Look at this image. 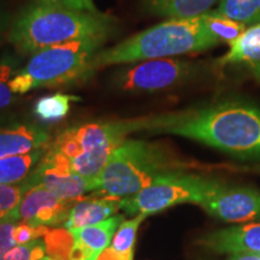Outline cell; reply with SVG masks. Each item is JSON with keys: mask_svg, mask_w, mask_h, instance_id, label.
<instances>
[{"mask_svg": "<svg viewBox=\"0 0 260 260\" xmlns=\"http://www.w3.org/2000/svg\"><path fill=\"white\" fill-rule=\"evenodd\" d=\"M151 134L182 136L240 158L260 157V109L242 100L147 117Z\"/></svg>", "mask_w": 260, "mask_h": 260, "instance_id": "cell-1", "label": "cell"}, {"mask_svg": "<svg viewBox=\"0 0 260 260\" xmlns=\"http://www.w3.org/2000/svg\"><path fill=\"white\" fill-rule=\"evenodd\" d=\"M117 30L112 16L30 0L11 19L8 40L22 57H30L46 48L82 40H109Z\"/></svg>", "mask_w": 260, "mask_h": 260, "instance_id": "cell-2", "label": "cell"}, {"mask_svg": "<svg viewBox=\"0 0 260 260\" xmlns=\"http://www.w3.org/2000/svg\"><path fill=\"white\" fill-rule=\"evenodd\" d=\"M219 44L207 29L203 16L188 19H167L115 46L98 52L93 60V71L148 59L176 58L210 50Z\"/></svg>", "mask_w": 260, "mask_h": 260, "instance_id": "cell-3", "label": "cell"}, {"mask_svg": "<svg viewBox=\"0 0 260 260\" xmlns=\"http://www.w3.org/2000/svg\"><path fill=\"white\" fill-rule=\"evenodd\" d=\"M105 42L102 39H82L38 52L14 75L10 88L23 95L39 88L83 82L93 76V60Z\"/></svg>", "mask_w": 260, "mask_h": 260, "instance_id": "cell-4", "label": "cell"}, {"mask_svg": "<svg viewBox=\"0 0 260 260\" xmlns=\"http://www.w3.org/2000/svg\"><path fill=\"white\" fill-rule=\"evenodd\" d=\"M147 117L126 121L90 122L67 128L50 147L69 159L74 170L99 188V176L112 152L126 140V135L146 130Z\"/></svg>", "mask_w": 260, "mask_h": 260, "instance_id": "cell-5", "label": "cell"}, {"mask_svg": "<svg viewBox=\"0 0 260 260\" xmlns=\"http://www.w3.org/2000/svg\"><path fill=\"white\" fill-rule=\"evenodd\" d=\"M172 165L170 155L159 145L126 139L110 155L99 176L98 191L121 199L133 197L172 171Z\"/></svg>", "mask_w": 260, "mask_h": 260, "instance_id": "cell-6", "label": "cell"}, {"mask_svg": "<svg viewBox=\"0 0 260 260\" xmlns=\"http://www.w3.org/2000/svg\"><path fill=\"white\" fill-rule=\"evenodd\" d=\"M213 180L193 174L169 171L155 178L151 186L133 197L123 198L121 209L128 214H149L175 206L193 203L199 205Z\"/></svg>", "mask_w": 260, "mask_h": 260, "instance_id": "cell-7", "label": "cell"}, {"mask_svg": "<svg viewBox=\"0 0 260 260\" xmlns=\"http://www.w3.org/2000/svg\"><path fill=\"white\" fill-rule=\"evenodd\" d=\"M199 65L180 58H159L122 65L111 75V86L125 93H154L187 82Z\"/></svg>", "mask_w": 260, "mask_h": 260, "instance_id": "cell-8", "label": "cell"}, {"mask_svg": "<svg viewBox=\"0 0 260 260\" xmlns=\"http://www.w3.org/2000/svg\"><path fill=\"white\" fill-rule=\"evenodd\" d=\"M27 188L42 186L67 201H77L87 191H93L92 184L74 170L69 159L47 147L44 157L24 182Z\"/></svg>", "mask_w": 260, "mask_h": 260, "instance_id": "cell-9", "label": "cell"}, {"mask_svg": "<svg viewBox=\"0 0 260 260\" xmlns=\"http://www.w3.org/2000/svg\"><path fill=\"white\" fill-rule=\"evenodd\" d=\"M199 205L225 222L243 223L260 219V190L254 188L228 186L213 180Z\"/></svg>", "mask_w": 260, "mask_h": 260, "instance_id": "cell-10", "label": "cell"}, {"mask_svg": "<svg viewBox=\"0 0 260 260\" xmlns=\"http://www.w3.org/2000/svg\"><path fill=\"white\" fill-rule=\"evenodd\" d=\"M75 203L60 199L47 188L34 186L25 189L11 218L34 226L59 225L67 222Z\"/></svg>", "mask_w": 260, "mask_h": 260, "instance_id": "cell-11", "label": "cell"}, {"mask_svg": "<svg viewBox=\"0 0 260 260\" xmlns=\"http://www.w3.org/2000/svg\"><path fill=\"white\" fill-rule=\"evenodd\" d=\"M51 135L32 122H12L0 125V158L24 154L48 147Z\"/></svg>", "mask_w": 260, "mask_h": 260, "instance_id": "cell-12", "label": "cell"}, {"mask_svg": "<svg viewBox=\"0 0 260 260\" xmlns=\"http://www.w3.org/2000/svg\"><path fill=\"white\" fill-rule=\"evenodd\" d=\"M199 243L216 253H260V223L217 230L201 237Z\"/></svg>", "mask_w": 260, "mask_h": 260, "instance_id": "cell-13", "label": "cell"}, {"mask_svg": "<svg viewBox=\"0 0 260 260\" xmlns=\"http://www.w3.org/2000/svg\"><path fill=\"white\" fill-rule=\"evenodd\" d=\"M219 64H241L260 82V23L249 25L239 38L229 44V51Z\"/></svg>", "mask_w": 260, "mask_h": 260, "instance_id": "cell-14", "label": "cell"}, {"mask_svg": "<svg viewBox=\"0 0 260 260\" xmlns=\"http://www.w3.org/2000/svg\"><path fill=\"white\" fill-rule=\"evenodd\" d=\"M121 198L109 195L98 199L77 200L70 210L69 217L65 222V228L74 230L104 222L121 209Z\"/></svg>", "mask_w": 260, "mask_h": 260, "instance_id": "cell-15", "label": "cell"}, {"mask_svg": "<svg viewBox=\"0 0 260 260\" xmlns=\"http://www.w3.org/2000/svg\"><path fill=\"white\" fill-rule=\"evenodd\" d=\"M220 0H144V8L149 14L168 19L200 17Z\"/></svg>", "mask_w": 260, "mask_h": 260, "instance_id": "cell-16", "label": "cell"}, {"mask_svg": "<svg viewBox=\"0 0 260 260\" xmlns=\"http://www.w3.org/2000/svg\"><path fill=\"white\" fill-rule=\"evenodd\" d=\"M47 147L24 154L0 158V183L18 184L24 182L44 157Z\"/></svg>", "mask_w": 260, "mask_h": 260, "instance_id": "cell-17", "label": "cell"}, {"mask_svg": "<svg viewBox=\"0 0 260 260\" xmlns=\"http://www.w3.org/2000/svg\"><path fill=\"white\" fill-rule=\"evenodd\" d=\"M124 220L123 214L110 217L109 219L104 220L94 225H88L79 228V229L71 230L77 242L90 247L96 253H100L104 249L110 247L112 237L115 235L116 230Z\"/></svg>", "mask_w": 260, "mask_h": 260, "instance_id": "cell-18", "label": "cell"}, {"mask_svg": "<svg viewBox=\"0 0 260 260\" xmlns=\"http://www.w3.org/2000/svg\"><path fill=\"white\" fill-rule=\"evenodd\" d=\"M75 100H79V98L63 93L45 95L37 100L34 105V113L42 122H58L67 117L70 111L71 103Z\"/></svg>", "mask_w": 260, "mask_h": 260, "instance_id": "cell-19", "label": "cell"}, {"mask_svg": "<svg viewBox=\"0 0 260 260\" xmlns=\"http://www.w3.org/2000/svg\"><path fill=\"white\" fill-rule=\"evenodd\" d=\"M217 11L246 27L260 23V0H220Z\"/></svg>", "mask_w": 260, "mask_h": 260, "instance_id": "cell-20", "label": "cell"}, {"mask_svg": "<svg viewBox=\"0 0 260 260\" xmlns=\"http://www.w3.org/2000/svg\"><path fill=\"white\" fill-rule=\"evenodd\" d=\"M22 56L17 52L6 51L0 57V110L11 106L17 100V94L12 92L10 88V81L14 75L21 69Z\"/></svg>", "mask_w": 260, "mask_h": 260, "instance_id": "cell-21", "label": "cell"}, {"mask_svg": "<svg viewBox=\"0 0 260 260\" xmlns=\"http://www.w3.org/2000/svg\"><path fill=\"white\" fill-rule=\"evenodd\" d=\"M203 18L211 34L219 42L230 44L248 28L245 24L240 23V22L225 17V16L219 14L217 10L203 15Z\"/></svg>", "mask_w": 260, "mask_h": 260, "instance_id": "cell-22", "label": "cell"}, {"mask_svg": "<svg viewBox=\"0 0 260 260\" xmlns=\"http://www.w3.org/2000/svg\"><path fill=\"white\" fill-rule=\"evenodd\" d=\"M46 249V256L54 260L70 259L76 239L71 230L67 228L50 229L46 235L42 237Z\"/></svg>", "mask_w": 260, "mask_h": 260, "instance_id": "cell-23", "label": "cell"}, {"mask_svg": "<svg viewBox=\"0 0 260 260\" xmlns=\"http://www.w3.org/2000/svg\"><path fill=\"white\" fill-rule=\"evenodd\" d=\"M146 214H138L130 220H125L118 229L116 230L115 235L110 247L121 253H132L134 252V245L136 241V234H138L140 224L146 218Z\"/></svg>", "mask_w": 260, "mask_h": 260, "instance_id": "cell-24", "label": "cell"}, {"mask_svg": "<svg viewBox=\"0 0 260 260\" xmlns=\"http://www.w3.org/2000/svg\"><path fill=\"white\" fill-rule=\"evenodd\" d=\"M45 256V243L42 239H38L24 245H16L0 255V260H42Z\"/></svg>", "mask_w": 260, "mask_h": 260, "instance_id": "cell-25", "label": "cell"}, {"mask_svg": "<svg viewBox=\"0 0 260 260\" xmlns=\"http://www.w3.org/2000/svg\"><path fill=\"white\" fill-rule=\"evenodd\" d=\"M23 194V183H0V219L11 218V214L16 209H17Z\"/></svg>", "mask_w": 260, "mask_h": 260, "instance_id": "cell-26", "label": "cell"}, {"mask_svg": "<svg viewBox=\"0 0 260 260\" xmlns=\"http://www.w3.org/2000/svg\"><path fill=\"white\" fill-rule=\"evenodd\" d=\"M47 226H34L28 223H18L15 228L14 240L17 245H24V243L31 242L34 240L42 239L48 232Z\"/></svg>", "mask_w": 260, "mask_h": 260, "instance_id": "cell-27", "label": "cell"}, {"mask_svg": "<svg viewBox=\"0 0 260 260\" xmlns=\"http://www.w3.org/2000/svg\"><path fill=\"white\" fill-rule=\"evenodd\" d=\"M18 223L14 218L0 219V255L17 245L14 240V232Z\"/></svg>", "mask_w": 260, "mask_h": 260, "instance_id": "cell-28", "label": "cell"}, {"mask_svg": "<svg viewBox=\"0 0 260 260\" xmlns=\"http://www.w3.org/2000/svg\"><path fill=\"white\" fill-rule=\"evenodd\" d=\"M41 3H46L50 5L61 6V8L73 9V10H81V11H89V12H98L100 11L94 4V0H39Z\"/></svg>", "mask_w": 260, "mask_h": 260, "instance_id": "cell-29", "label": "cell"}, {"mask_svg": "<svg viewBox=\"0 0 260 260\" xmlns=\"http://www.w3.org/2000/svg\"><path fill=\"white\" fill-rule=\"evenodd\" d=\"M99 253H96L90 247L83 245V243H75L73 252H71L70 259L73 260H95Z\"/></svg>", "mask_w": 260, "mask_h": 260, "instance_id": "cell-30", "label": "cell"}, {"mask_svg": "<svg viewBox=\"0 0 260 260\" xmlns=\"http://www.w3.org/2000/svg\"><path fill=\"white\" fill-rule=\"evenodd\" d=\"M134 252L132 253H121L117 252L112 247H107L98 254L95 260H133Z\"/></svg>", "mask_w": 260, "mask_h": 260, "instance_id": "cell-31", "label": "cell"}, {"mask_svg": "<svg viewBox=\"0 0 260 260\" xmlns=\"http://www.w3.org/2000/svg\"><path fill=\"white\" fill-rule=\"evenodd\" d=\"M12 17L10 16L9 11L5 8H3L0 5V42L3 41V39L8 38V32L10 24H11Z\"/></svg>", "mask_w": 260, "mask_h": 260, "instance_id": "cell-32", "label": "cell"}, {"mask_svg": "<svg viewBox=\"0 0 260 260\" xmlns=\"http://www.w3.org/2000/svg\"><path fill=\"white\" fill-rule=\"evenodd\" d=\"M228 260H260V253H239L232 254Z\"/></svg>", "mask_w": 260, "mask_h": 260, "instance_id": "cell-33", "label": "cell"}, {"mask_svg": "<svg viewBox=\"0 0 260 260\" xmlns=\"http://www.w3.org/2000/svg\"><path fill=\"white\" fill-rule=\"evenodd\" d=\"M42 260H54V259H51V258H48V256H45ZM68 260H73V259H68Z\"/></svg>", "mask_w": 260, "mask_h": 260, "instance_id": "cell-34", "label": "cell"}, {"mask_svg": "<svg viewBox=\"0 0 260 260\" xmlns=\"http://www.w3.org/2000/svg\"><path fill=\"white\" fill-rule=\"evenodd\" d=\"M256 171H258V172H260V168H256Z\"/></svg>", "mask_w": 260, "mask_h": 260, "instance_id": "cell-35", "label": "cell"}]
</instances>
